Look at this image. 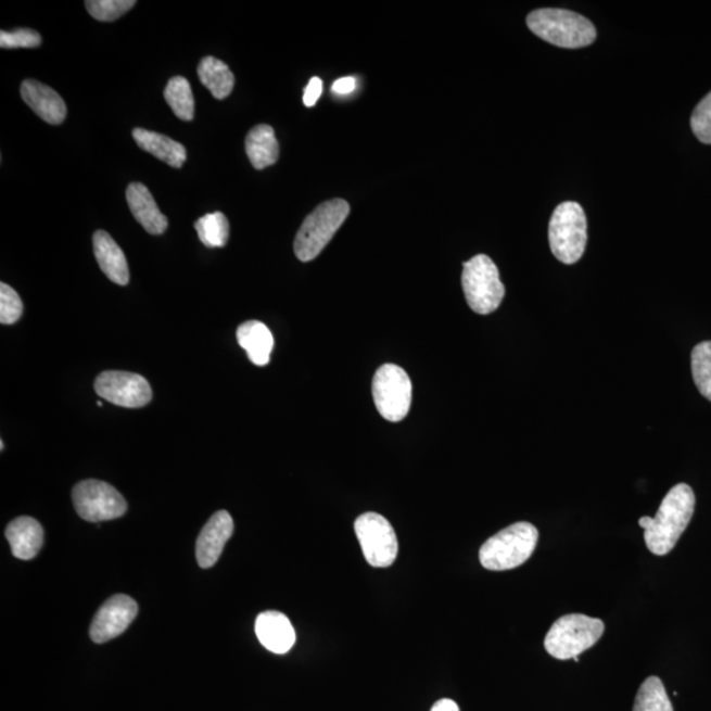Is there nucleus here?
I'll list each match as a JSON object with an SVG mask.
<instances>
[{"label": "nucleus", "instance_id": "4be33fe9", "mask_svg": "<svg viewBox=\"0 0 711 711\" xmlns=\"http://www.w3.org/2000/svg\"><path fill=\"white\" fill-rule=\"evenodd\" d=\"M198 77L216 99H226L231 94L234 76L227 64L215 58H205L198 65Z\"/></svg>", "mask_w": 711, "mask_h": 711}, {"label": "nucleus", "instance_id": "9d476101", "mask_svg": "<svg viewBox=\"0 0 711 711\" xmlns=\"http://www.w3.org/2000/svg\"><path fill=\"white\" fill-rule=\"evenodd\" d=\"M73 503L78 516L88 522L111 521L126 515L127 503L107 482L85 480L74 486Z\"/></svg>", "mask_w": 711, "mask_h": 711}, {"label": "nucleus", "instance_id": "473e14b6", "mask_svg": "<svg viewBox=\"0 0 711 711\" xmlns=\"http://www.w3.org/2000/svg\"><path fill=\"white\" fill-rule=\"evenodd\" d=\"M431 711H460V708L459 704H457L454 700H449V698H443V700L435 702Z\"/></svg>", "mask_w": 711, "mask_h": 711}, {"label": "nucleus", "instance_id": "2eb2a0df", "mask_svg": "<svg viewBox=\"0 0 711 711\" xmlns=\"http://www.w3.org/2000/svg\"><path fill=\"white\" fill-rule=\"evenodd\" d=\"M255 629L259 643L270 652L287 653L294 646L293 624L280 611H264L257 617Z\"/></svg>", "mask_w": 711, "mask_h": 711}, {"label": "nucleus", "instance_id": "0eeeda50", "mask_svg": "<svg viewBox=\"0 0 711 711\" xmlns=\"http://www.w3.org/2000/svg\"><path fill=\"white\" fill-rule=\"evenodd\" d=\"M586 215L576 202H564L555 208L549 221V245L562 264L572 265L583 257L587 243Z\"/></svg>", "mask_w": 711, "mask_h": 711}, {"label": "nucleus", "instance_id": "412c9836", "mask_svg": "<svg viewBox=\"0 0 711 711\" xmlns=\"http://www.w3.org/2000/svg\"><path fill=\"white\" fill-rule=\"evenodd\" d=\"M245 151L253 168L263 170L275 165L280 157V145L275 129L268 125L252 128L245 139Z\"/></svg>", "mask_w": 711, "mask_h": 711}, {"label": "nucleus", "instance_id": "7c9ffc66", "mask_svg": "<svg viewBox=\"0 0 711 711\" xmlns=\"http://www.w3.org/2000/svg\"><path fill=\"white\" fill-rule=\"evenodd\" d=\"M321 92H323V82H321V79L319 77L312 78L310 82L307 85L305 94H303V103H305V106H315L321 96Z\"/></svg>", "mask_w": 711, "mask_h": 711}, {"label": "nucleus", "instance_id": "5701e85b", "mask_svg": "<svg viewBox=\"0 0 711 711\" xmlns=\"http://www.w3.org/2000/svg\"><path fill=\"white\" fill-rule=\"evenodd\" d=\"M166 103L173 113L183 122L194 119L195 101L189 80L185 77H173L164 90Z\"/></svg>", "mask_w": 711, "mask_h": 711}, {"label": "nucleus", "instance_id": "ddd939ff", "mask_svg": "<svg viewBox=\"0 0 711 711\" xmlns=\"http://www.w3.org/2000/svg\"><path fill=\"white\" fill-rule=\"evenodd\" d=\"M233 534V519L225 510L215 512L201 531L196 541V560L201 568L207 569L219 560L226 543Z\"/></svg>", "mask_w": 711, "mask_h": 711}, {"label": "nucleus", "instance_id": "c85d7f7f", "mask_svg": "<svg viewBox=\"0 0 711 711\" xmlns=\"http://www.w3.org/2000/svg\"><path fill=\"white\" fill-rule=\"evenodd\" d=\"M691 129L703 144H711V91L702 99L691 114Z\"/></svg>", "mask_w": 711, "mask_h": 711}, {"label": "nucleus", "instance_id": "20e7f679", "mask_svg": "<svg viewBox=\"0 0 711 711\" xmlns=\"http://www.w3.org/2000/svg\"><path fill=\"white\" fill-rule=\"evenodd\" d=\"M351 207L347 201L331 200L321 203L302 223L294 240L295 256L302 263L313 262L320 255L343 223L347 220Z\"/></svg>", "mask_w": 711, "mask_h": 711}, {"label": "nucleus", "instance_id": "dca6fc26", "mask_svg": "<svg viewBox=\"0 0 711 711\" xmlns=\"http://www.w3.org/2000/svg\"><path fill=\"white\" fill-rule=\"evenodd\" d=\"M5 537H8L12 555L15 558L33 560L45 544V530L36 519L21 517L12 521L5 529Z\"/></svg>", "mask_w": 711, "mask_h": 711}, {"label": "nucleus", "instance_id": "72a5a7b5", "mask_svg": "<svg viewBox=\"0 0 711 711\" xmlns=\"http://www.w3.org/2000/svg\"><path fill=\"white\" fill-rule=\"evenodd\" d=\"M97 405H98L99 407H102V402H101V401H98V402H97Z\"/></svg>", "mask_w": 711, "mask_h": 711}, {"label": "nucleus", "instance_id": "393cba45", "mask_svg": "<svg viewBox=\"0 0 711 711\" xmlns=\"http://www.w3.org/2000/svg\"><path fill=\"white\" fill-rule=\"evenodd\" d=\"M633 711H673V704L666 695L663 682L651 676L640 685Z\"/></svg>", "mask_w": 711, "mask_h": 711}, {"label": "nucleus", "instance_id": "6e6552de", "mask_svg": "<svg viewBox=\"0 0 711 711\" xmlns=\"http://www.w3.org/2000/svg\"><path fill=\"white\" fill-rule=\"evenodd\" d=\"M372 391L377 410L389 422H401L409 414L411 380L398 365H382L374 374Z\"/></svg>", "mask_w": 711, "mask_h": 711}, {"label": "nucleus", "instance_id": "aec40b11", "mask_svg": "<svg viewBox=\"0 0 711 711\" xmlns=\"http://www.w3.org/2000/svg\"><path fill=\"white\" fill-rule=\"evenodd\" d=\"M132 136L142 151L164 161L172 168H182L185 161L188 158L187 150H185L181 142L173 140L168 136L142 128H135Z\"/></svg>", "mask_w": 711, "mask_h": 711}, {"label": "nucleus", "instance_id": "2f4dec72", "mask_svg": "<svg viewBox=\"0 0 711 711\" xmlns=\"http://www.w3.org/2000/svg\"><path fill=\"white\" fill-rule=\"evenodd\" d=\"M356 88L357 80L355 77L339 78L337 82L332 85V92H335L337 96H348L351 92H354Z\"/></svg>", "mask_w": 711, "mask_h": 711}, {"label": "nucleus", "instance_id": "bb28decb", "mask_svg": "<svg viewBox=\"0 0 711 711\" xmlns=\"http://www.w3.org/2000/svg\"><path fill=\"white\" fill-rule=\"evenodd\" d=\"M89 14L99 22H114L134 9L135 0H88Z\"/></svg>", "mask_w": 711, "mask_h": 711}, {"label": "nucleus", "instance_id": "1a4fd4ad", "mask_svg": "<svg viewBox=\"0 0 711 711\" xmlns=\"http://www.w3.org/2000/svg\"><path fill=\"white\" fill-rule=\"evenodd\" d=\"M364 558L374 568H388L398 556L397 534L391 522L377 512H365L355 522Z\"/></svg>", "mask_w": 711, "mask_h": 711}, {"label": "nucleus", "instance_id": "f257e3e1", "mask_svg": "<svg viewBox=\"0 0 711 711\" xmlns=\"http://www.w3.org/2000/svg\"><path fill=\"white\" fill-rule=\"evenodd\" d=\"M695 507L694 490L689 485L677 484L661 500L657 517L640 518L639 525L645 530L649 551L658 556L670 554L688 528Z\"/></svg>", "mask_w": 711, "mask_h": 711}, {"label": "nucleus", "instance_id": "f03ea898", "mask_svg": "<svg viewBox=\"0 0 711 711\" xmlns=\"http://www.w3.org/2000/svg\"><path fill=\"white\" fill-rule=\"evenodd\" d=\"M539 531L529 522H518L499 531L480 548L481 566L487 571H510L524 564L534 554Z\"/></svg>", "mask_w": 711, "mask_h": 711}, {"label": "nucleus", "instance_id": "f8f14e48", "mask_svg": "<svg viewBox=\"0 0 711 711\" xmlns=\"http://www.w3.org/2000/svg\"><path fill=\"white\" fill-rule=\"evenodd\" d=\"M138 604L131 597L117 595L107 599L98 610L91 623L90 636L92 642L102 645L126 632L138 615Z\"/></svg>", "mask_w": 711, "mask_h": 711}, {"label": "nucleus", "instance_id": "c756f323", "mask_svg": "<svg viewBox=\"0 0 711 711\" xmlns=\"http://www.w3.org/2000/svg\"><path fill=\"white\" fill-rule=\"evenodd\" d=\"M40 45L41 36L34 29L18 28L12 30V33H8V30L0 33V48H37Z\"/></svg>", "mask_w": 711, "mask_h": 711}, {"label": "nucleus", "instance_id": "6ab92c4d", "mask_svg": "<svg viewBox=\"0 0 711 711\" xmlns=\"http://www.w3.org/2000/svg\"><path fill=\"white\" fill-rule=\"evenodd\" d=\"M237 338L240 347L245 350L250 360L257 367H264L270 361L275 339L268 327L262 321H245L239 327Z\"/></svg>", "mask_w": 711, "mask_h": 711}, {"label": "nucleus", "instance_id": "39448f33", "mask_svg": "<svg viewBox=\"0 0 711 711\" xmlns=\"http://www.w3.org/2000/svg\"><path fill=\"white\" fill-rule=\"evenodd\" d=\"M605 624L597 618L584 614H568L559 618L549 629L544 647L553 658L569 660L577 658L601 639Z\"/></svg>", "mask_w": 711, "mask_h": 711}, {"label": "nucleus", "instance_id": "a878e982", "mask_svg": "<svg viewBox=\"0 0 711 711\" xmlns=\"http://www.w3.org/2000/svg\"><path fill=\"white\" fill-rule=\"evenodd\" d=\"M691 374L698 391L711 402V342L697 344L691 351Z\"/></svg>", "mask_w": 711, "mask_h": 711}, {"label": "nucleus", "instance_id": "f3484780", "mask_svg": "<svg viewBox=\"0 0 711 711\" xmlns=\"http://www.w3.org/2000/svg\"><path fill=\"white\" fill-rule=\"evenodd\" d=\"M127 202L135 219L151 234H163L168 219L160 212L156 201L145 185L131 183L127 189Z\"/></svg>", "mask_w": 711, "mask_h": 711}, {"label": "nucleus", "instance_id": "b1692460", "mask_svg": "<svg viewBox=\"0 0 711 711\" xmlns=\"http://www.w3.org/2000/svg\"><path fill=\"white\" fill-rule=\"evenodd\" d=\"M198 237L207 249H221L230 238V223L223 213H213L202 216L195 221Z\"/></svg>", "mask_w": 711, "mask_h": 711}, {"label": "nucleus", "instance_id": "4468645a", "mask_svg": "<svg viewBox=\"0 0 711 711\" xmlns=\"http://www.w3.org/2000/svg\"><path fill=\"white\" fill-rule=\"evenodd\" d=\"M21 94L24 103L49 125H61L65 120L67 110L64 99L49 86L26 79L22 84Z\"/></svg>", "mask_w": 711, "mask_h": 711}, {"label": "nucleus", "instance_id": "a211bd4d", "mask_svg": "<svg viewBox=\"0 0 711 711\" xmlns=\"http://www.w3.org/2000/svg\"><path fill=\"white\" fill-rule=\"evenodd\" d=\"M92 245H94V255L103 274L109 277V280L126 287L129 282V268L120 246L104 231L94 233Z\"/></svg>", "mask_w": 711, "mask_h": 711}, {"label": "nucleus", "instance_id": "423d86ee", "mask_svg": "<svg viewBox=\"0 0 711 711\" xmlns=\"http://www.w3.org/2000/svg\"><path fill=\"white\" fill-rule=\"evenodd\" d=\"M462 268L461 283L468 306L480 315L496 312L505 296L497 265L490 256L478 255L464 263Z\"/></svg>", "mask_w": 711, "mask_h": 711}, {"label": "nucleus", "instance_id": "cd10ccee", "mask_svg": "<svg viewBox=\"0 0 711 711\" xmlns=\"http://www.w3.org/2000/svg\"><path fill=\"white\" fill-rule=\"evenodd\" d=\"M23 314L21 296L8 283H0V323L14 325Z\"/></svg>", "mask_w": 711, "mask_h": 711}, {"label": "nucleus", "instance_id": "7ed1b4c3", "mask_svg": "<svg viewBox=\"0 0 711 711\" xmlns=\"http://www.w3.org/2000/svg\"><path fill=\"white\" fill-rule=\"evenodd\" d=\"M528 26L554 46L576 49L591 46L597 30L589 18L562 9H539L528 16Z\"/></svg>", "mask_w": 711, "mask_h": 711}, {"label": "nucleus", "instance_id": "9b49d317", "mask_svg": "<svg viewBox=\"0 0 711 711\" xmlns=\"http://www.w3.org/2000/svg\"><path fill=\"white\" fill-rule=\"evenodd\" d=\"M94 386L99 397L127 409H139L152 399L150 382L136 373L109 370L97 377Z\"/></svg>", "mask_w": 711, "mask_h": 711}]
</instances>
